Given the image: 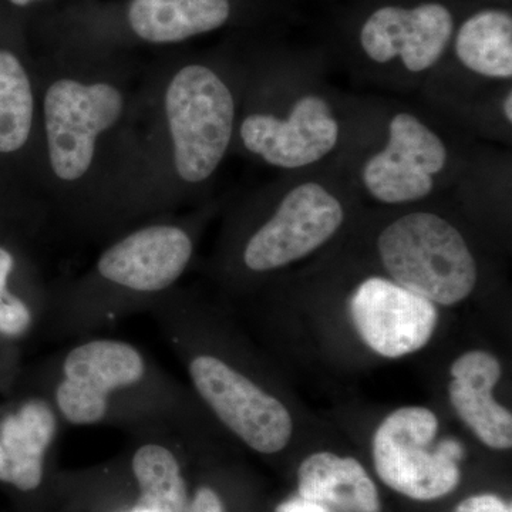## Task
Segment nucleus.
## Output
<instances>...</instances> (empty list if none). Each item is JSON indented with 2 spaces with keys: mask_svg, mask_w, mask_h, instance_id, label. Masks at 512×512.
<instances>
[{
  "mask_svg": "<svg viewBox=\"0 0 512 512\" xmlns=\"http://www.w3.org/2000/svg\"><path fill=\"white\" fill-rule=\"evenodd\" d=\"M350 313L366 345L393 359L424 348L439 320L433 302L382 276L357 286Z\"/></svg>",
  "mask_w": 512,
  "mask_h": 512,
  "instance_id": "12",
  "label": "nucleus"
},
{
  "mask_svg": "<svg viewBox=\"0 0 512 512\" xmlns=\"http://www.w3.org/2000/svg\"><path fill=\"white\" fill-rule=\"evenodd\" d=\"M460 16L450 0H380L357 20L356 49L376 69L423 77L446 59Z\"/></svg>",
  "mask_w": 512,
  "mask_h": 512,
  "instance_id": "5",
  "label": "nucleus"
},
{
  "mask_svg": "<svg viewBox=\"0 0 512 512\" xmlns=\"http://www.w3.org/2000/svg\"><path fill=\"white\" fill-rule=\"evenodd\" d=\"M133 512H140V511L133 510Z\"/></svg>",
  "mask_w": 512,
  "mask_h": 512,
  "instance_id": "25",
  "label": "nucleus"
},
{
  "mask_svg": "<svg viewBox=\"0 0 512 512\" xmlns=\"http://www.w3.org/2000/svg\"><path fill=\"white\" fill-rule=\"evenodd\" d=\"M456 512H512L511 505L493 494L476 495L458 505Z\"/></svg>",
  "mask_w": 512,
  "mask_h": 512,
  "instance_id": "21",
  "label": "nucleus"
},
{
  "mask_svg": "<svg viewBox=\"0 0 512 512\" xmlns=\"http://www.w3.org/2000/svg\"><path fill=\"white\" fill-rule=\"evenodd\" d=\"M447 55L471 77L487 82L512 79V13L507 6L485 5L458 19Z\"/></svg>",
  "mask_w": 512,
  "mask_h": 512,
  "instance_id": "15",
  "label": "nucleus"
},
{
  "mask_svg": "<svg viewBox=\"0 0 512 512\" xmlns=\"http://www.w3.org/2000/svg\"><path fill=\"white\" fill-rule=\"evenodd\" d=\"M451 404L478 439L495 450L512 446V416L493 397L501 366L487 352L464 353L451 366Z\"/></svg>",
  "mask_w": 512,
  "mask_h": 512,
  "instance_id": "14",
  "label": "nucleus"
},
{
  "mask_svg": "<svg viewBox=\"0 0 512 512\" xmlns=\"http://www.w3.org/2000/svg\"><path fill=\"white\" fill-rule=\"evenodd\" d=\"M380 261L392 281L430 302L464 301L477 284V262L463 234L443 215L410 211L377 239Z\"/></svg>",
  "mask_w": 512,
  "mask_h": 512,
  "instance_id": "3",
  "label": "nucleus"
},
{
  "mask_svg": "<svg viewBox=\"0 0 512 512\" xmlns=\"http://www.w3.org/2000/svg\"><path fill=\"white\" fill-rule=\"evenodd\" d=\"M165 116L181 180H210L234 136L237 107L228 84L205 64H187L168 83Z\"/></svg>",
  "mask_w": 512,
  "mask_h": 512,
  "instance_id": "4",
  "label": "nucleus"
},
{
  "mask_svg": "<svg viewBox=\"0 0 512 512\" xmlns=\"http://www.w3.org/2000/svg\"><path fill=\"white\" fill-rule=\"evenodd\" d=\"M60 419L45 396L29 397L0 421V483L23 493L43 483L47 456L59 434Z\"/></svg>",
  "mask_w": 512,
  "mask_h": 512,
  "instance_id": "13",
  "label": "nucleus"
},
{
  "mask_svg": "<svg viewBox=\"0 0 512 512\" xmlns=\"http://www.w3.org/2000/svg\"><path fill=\"white\" fill-rule=\"evenodd\" d=\"M188 512H224L220 495L210 487H201L195 491Z\"/></svg>",
  "mask_w": 512,
  "mask_h": 512,
  "instance_id": "22",
  "label": "nucleus"
},
{
  "mask_svg": "<svg viewBox=\"0 0 512 512\" xmlns=\"http://www.w3.org/2000/svg\"><path fill=\"white\" fill-rule=\"evenodd\" d=\"M165 436H144L131 457V471L136 478L137 505L140 512H188L187 483L177 454L165 444Z\"/></svg>",
  "mask_w": 512,
  "mask_h": 512,
  "instance_id": "18",
  "label": "nucleus"
},
{
  "mask_svg": "<svg viewBox=\"0 0 512 512\" xmlns=\"http://www.w3.org/2000/svg\"><path fill=\"white\" fill-rule=\"evenodd\" d=\"M298 478L299 494L306 500L353 512L380 511L376 485L355 458L312 454L299 467Z\"/></svg>",
  "mask_w": 512,
  "mask_h": 512,
  "instance_id": "17",
  "label": "nucleus"
},
{
  "mask_svg": "<svg viewBox=\"0 0 512 512\" xmlns=\"http://www.w3.org/2000/svg\"><path fill=\"white\" fill-rule=\"evenodd\" d=\"M194 241L184 228L154 224L104 249L89 284L46 305V333L83 338L134 308L151 305L187 271Z\"/></svg>",
  "mask_w": 512,
  "mask_h": 512,
  "instance_id": "2",
  "label": "nucleus"
},
{
  "mask_svg": "<svg viewBox=\"0 0 512 512\" xmlns=\"http://www.w3.org/2000/svg\"><path fill=\"white\" fill-rule=\"evenodd\" d=\"M453 151L439 128L412 110L387 120L382 143L360 161V188L384 205L416 204L440 187Z\"/></svg>",
  "mask_w": 512,
  "mask_h": 512,
  "instance_id": "6",
  "label": "nucleus"
},
{
  "mask_svg": "<svg viewBox=\"0 0 512 512\" xmlns=\"http://www.w3.org/2000/svg\"><path fill=\"white\" fill-rule=\"evenodd\" d=\"M12 2L15 3V5L25 6L32 2V0H12Z\"/></svg>",
  "mask_w": 512,
  "mask_h": 512,
  "instance_id": "24",
  "label": "nucleus"
},
{
  "mask_svg": "<svg viewBox=\"0 0 512 512\" xmlns=\"http://www.w3.org/2000/svg\"><path fill=\"white\" fill-rule=\"evenodd\" d=\"M187 355V370L198 396L238 439L252 450L274 454L292 436L291 414L284 404L214 353Z\"/></svg>",
  "mask_w": 512,
  "mask_h": 512,
  "instance_id": "10",
  "label": "nucleus"
},
{
  "mask_svg": "<svg viewBox=\"0 0 512 512\" xmlns=\"http://www.w3.org/2000/svg\"><path fill=\"white\" fill-rule=\"evenodd\" d=\"M439 431L436 414L424 407H403L380 424L373 439V460L384 484L413 500L431 501L457 487V461L463 447L443 440L430 450Z\"/></svg>",
  "mask_w": 512,
  "mask_h": 512,
  "instance_id": "9",
  "label": "nucleus"
},
{
  "mask_svg": "<svg viewBox=\"0 0 512 512\" xmlns=\"http://www.w3.org/2000/svg\"><path fill=\"white\" fill-rule=\"evenodd\" d=\"M276 512H329L325 505L315 503V501L306 500L298 497L285 501L284 504L276 508Z\"/></svg>",
  "mask_w": 512,
  "mask_h": 512,
  "instance_id": "23",
  "label": "nucleus"
},
{
  "mask_svg": "<svg viewBox=\"0 0 512 512\" xmlns=\"http://www.w3.org/2000/svg\"><path fill=\"white\" fill-rule=\"evenodd\" d=\"M46 399L64 423L123 427L136 436H164L175 426L174 387L160 366L126 340L76 343L55 363Z\"/></svg>",
  "mask_w": 512,
  "mask_h": 512,
  "instance_id": "1",
  "label": "nucleus"
},
{
  "mask_svg": "<svg viewBox=\"0 0 512 512\" xmlns=\"http://www.w3.org/2000/svg\"><path fill=\"white\" fill-rule=\"evenodd\" d=\"M35 100L28 73L18 57L0 50V153L25 146L32 130Z\"/></svg>",
  "mask_w": 512,
  "mask_h": 512,
  "instance_id": "19",
  "label": "nucleus"
},
{
  "mask_svg": "<svg viewBox=\"0 0 512 512\" xmlns=\"http://www.w3.org/2000/svg\"><path fill=\"white\" fill-rule=\"evenodd\" d=\"M15 268V258L8 249L0 247V333L15 335L28 328L35 313L32 308L9 291V278Z\"/></svg>",
  "mask_w": 512,
  "mask_h": 512,
  "instance_id": "20",
  "label": "nucleus"
},
{
  "mask_svg": "<svg viewBox=\"0 0 512 512\" xmlns=\"http://www.w3.org/2000/svg\"><path fill=\"white\" fill-rule=\"evenodd\" d=\"M281 109L249 113L239 124L242 146L278 170L305 171L333 156L343 141L336 104L325 90L292 89Z\"/></svg>",
  "mask_w": 512,
  "mask_h": 512,
  "instance_id": "8",
  "label": "nucleus"
},
{
  "mask_svg": "<svg viewBox=\"0 0 512 512\" xmlns=\"http://www.w3.org/2000/svg\"><path fill=\"white\" fill-rule=\"evenodd\" d=\"M232 15L229 0H133L128 22L150 43H178L222 28Z\"/></svg>",
  "mask_w": 512,
  "mask_h": 512,
  "instance_id": "16",
  "label": "nucleus"
},
{
  "mask_svg": "<svg viewBox=\"0 0 512 512\" xmlns=\"http://www.w3.org/2000/svg\"><path fill=\"white\" fill-rule=\"evenodd\" d=\"M335 183L299 178L281 192L275 210L242 249L249 272L264 274L301 261L323 247L345 224L346 205Z\"/></svg>",
  "mask_w": 512,
  "mask_h": 512,
  "instance_id": "7",
  "label": "nucleus"
},
{
  "mask_svg": "<svg viewBox=\"0 0 512 512\" xmlns=\"http://www.w3.org/2000/svg\"><path fill=\"white\" fill-rule=\"evenodd\" d=\"M43 109L53 173L76 181L93 163L97 138L119 121L124 99L109 83L60 79L47 89Z\"/></svg>",
  "mask_w": 512,
  "mask_h": 512,
  "instance_id": "11",
  "label": "nucleus"
}]
</instances>
